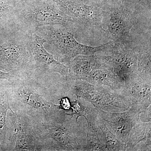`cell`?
Instances as JSON below:
<instances>
[{
  "label": "cell",
  "mask_w": 151,
  "mask_h": 151,
  "mask_svg": "<svg viewBox=\"0 0 151 151\" xmlns=\"http://www.w3.org/2000/svg\"><path fill=\"white\" fill-rule=\"evenodd\" d=\"M95 120L96 124L103 133L106 151H127L126 145L120 142L108 129L97 111L95 114Z\"/></svg>",
  "instance_id": "19"
},
{
  "label": "cell",
  "mask_w": 151,
  "mask_h": 151,
  "mask_svg": "<svg viewBox=\"0 0 151 151\" xmlns=\"http://www.w3.org/2000/svg\"><path fill=\"white\" fill-rule=\"evenodd\" d=\"M20 1H25V0H20Z\"/></svg>",
  "instance_id": "28"
},
{
  "label": "cell",
  "mask_w": 151,
  "mask_h": 151,
  "mask_svg": "<svg viewBox=\"0 0 151 151\" xmlns=\"http://www.w3.org/2000/svg\"><path fill=\"white\" fill-rule=\"evenodd\" d=\"M42 127L45 135L54 142L58 150L85 151L86 127L76 117L58 109Z\"/></svg>",
  "instance_id": "1"
},
{
  "label": "cell",
  "mask_w": 151,
  "mask_h": 151,
  "mask_svg": "<svg viewBox=\"0 0 151 151\" xmlns=\"http://www.w3.org/2000/svg\"><path fill=\"white\" fill-rule=\"evenodd\" d=\"M17 19L34 31L43 26L60 24L72 26L73 21L61 7L52 0L21 1L17 11Z\"/></svg>",
  "instance_id": "3"
},
{
  "label": "cell",
  "mask_w": 151,
  "mask_h": 151,
  "mask_svg": "<svg viewBox=\"0 0 151 151\" xmlns=\"http://www.w3.org/2000/svg\"><path fill=\"white\" fill-rule=\"evenodd\" d=\"M14 92L20 102L30 111L49 116L59 109L56 105L48 103L41 94L27 84H21L16 86Z\"/></svg>",
  "instance_id": "13"
},
{
  "label": "cell",
  "mask_w": 151,
  "mask_h": 151,
  "mask_svg": "<svg viewBox=\"0 0 151 151\" xmlns=\"http://www.w3.org/2000/svg\"><path fill=\"white\" fill-rule=\"evenodd\" d=\"M46 41L35 32H31L27 36V45L29 62L35 68L48 72H55L69 77V68L55 59L53 55L47 51L43 45Z\"/></svg>",
  "instance_id": "6"
},
{
  "label": "cell",
  "mask_w": 151,
  "mask_h": 151,
  "mask_svg": "<svg viewBox=\"0 0 151 151\" xmlns=\"http://www.w3.org/2000/svg\"><path fill=\"white\" fill-rule=\"evenodd\" d=\"M59 110L63 111H68L71 108V103L69 98L64 97L62 98L60 101L59 105H56Z\"/></svg>",
  "instance_id": "23"
},
{
  "label": "cell",
  "mask_w": 151,
  "mask_h": 151,
  "mask_svg": "<svg viewBox=\"0 0 151 151\" xmlns=\"http://www.w3.org/2000/svg\"><path fill=\"white\" fill-rule=\"evenodd\" d=\"M74 81L70 87L71 94L88 101L94 108L107 112L119 113L127 111L131 107L129 101L118 91L84 80Z\"/></svg>",
  "instance_id": "4"
},
{
  "label": "cell",
  "mask_w": 151,
  "mask_h": 151,
  "mask_svg": "<svg viewBox=\"0 0 151 151\" xmlns=\"http://www.w3.org/2000/svg\"><path fill=\"white\" fill-rule=\"evenodd\" d=\"M111 132L122 143L127 145L132 128L139 119V112L131 107L119 113L107 112L95 108Z\"/></svg>",
  "instance_id": "8"
},
{
  "label": "cell",
  "mask_w": 151,
  "mask_h": 151,
  "mask_svg": "<svg viewBox=\"0 0 151 151\" xmlns=\"http://www.w3.org/2000/svg\"><path fill=\"white\" fill-rule=\"evenodd\" d=\"M10 109L8 96L6 94L0 96V139L3 142L6 140V117L8 111Z\"/></svg>",
  "instance_id": "21"
},
{
  "label": "cell",
  "mask_w": 151,
  "mask_h": 151,
  "mask_svg": "<svg viewBox=\"0 0 151 151\" xmlns=\"http://www.w3.org/2000/svg\"><path fill=\"white\" fill-rule=\"evenodd\" d=\"M71 27L60 24L43 26L37 28L34 32L50 45L62 62L67 63L77 55H94L104 51L112 43L98 46L79 43L72 33Z\"/></svg>",
  "instance_id": "2"
},
{
  "label": "cell",
  "mask_w": 151,
  "mask_h": 151,
  "mask_svg": "<svg viewBox=\"0 0 151 151\" xmlns=\"http://www.w3.org/2000/svg\"><path fill=\"white\" fill-rule=\"evenodd\" d=\"M79 99V97H76V99L75 101H70L72 112L71 113H68V115L72 117L75 116L77 121H78V118L80 116H82L85 119L87 114L89 113L91 107H86L82 105Z\"/></svg>",
  "instance_id": "22"
},
{
  "label": "cell",
  "mask_w": 151,
  "mask_h": 151,
  "mask_svg": "<svg viewBox=\"0 0 151 151\" xmlns=\"http://www.w3.org/2000/svg\"><path fill=\"white\" fill-rule=\"evenodd\" d=\"M138 77L144 81L151 82V51L150 46L137 54Z\"/></svg>",
  "instance_id": "20"
},
{
  "label": "cell",
  "mask_w": 151,
  "mask_h": 151,
  "mask_svg": "<svg viewBox=\"0 0 151 151\" xmlns=\"http://www.w3.org/2000/svg\"><path fill=\"white\" fill-rule=\"evenodd\" d=\"M96 112L95 108L90 107L89 113L85 118L87 122L86 145L85 151H106L103 133L95 122Z\"/></svg>",
  "instance_id": "16"
},
{
  "label": "cell",
  "mask_w": 151,
  "mask_h": 151,
  "mask_svg": "<svg viewBox=\"0 0 151 151\" xmlns=\"http://www.w3.org/2000/svg\"><path fill=\"white\" fill-rule=\"evenodd\" d=\"M85 81L94 85L108 86L116 91H119L123 87L111 68L99 58L97 64Z\"/></svg>",
  "instance_id": "15"
},
{
  "label": "cell",
  "mask_w": 151,
  "mask_h": 151,
  "mask_svg": "<svg viewBox=\"0 0 151 151\" xmlns=\"http://www.w3.org/2000/svg\"><path fill=\"white\" fill-rule=\"evenodd\" d=\"M29 63L27 37L24 40L7 38L0 43V70L17 76Z\"/></svg>",
  "instance_id": "5"
},
{
  "label": "cell",
  "mask_w": 151,
  "mask_h": 151,
  "mask_svg": "<svg viewBox=\"0 0 151 151\" xmlns=\"http://www.w3.org/2000/svg\"><path fill=\"white\" fill-rule=\"evenodd\" d=\"M15 75L11 73H6L3 72L1 70H0V79H6L8 80H12L13 78H15Z\"/></svg>",
  "instance_id": "25"
},
{
  "label": "cell",
  "mask_w": 151,
  "mask_h": 151,
  "mask_svg": "<svg viewBox=\"0 0 151 151\" xmlns=\"http://www.w3.org/2000/svg\"><path fill=\"white\" fill-rule=\"evenodd\" d=\"M106 31L113 40L121 45H126L129 40L133 26L129 11L124 6H114L110 10Z\"/></svg>",
  "instance_id": "10"
},
{
  "label": "cell",
  "mask_w": 151,
  "mask_h": 151,
  "mask_svg": "<svg viewBox=\"0 0 151 151\" xmlns=\"http://www.w3.org/2000/svg\"><path fill=\"white\" fill-rule=\"evenodd\" d=\"M118 91L129 101L131 107L141 113L151 105V82L138 77Z\"/></svg>",
  "instance_id": "11"
},
{
  "label": "cell",
  "mask_w": 151,
  "mask_h": 151,
  "mask_svg": "<svg viewBox=\"0 0 151 151\" xmlns=\"http://www.w3.org/2000/svg\"><path fill=\"white\" fill-rule=\"evenodd\" d=\"M20 0H0V36L5 33L10 24L17 19Z\"/></svg>",
  "instance_id": "18"
},
{
  "label": "cell",
  "mask_w": 151,
  "mask_h": 151,
  "mask_svg": "<svg viewBox=\"0 0 151 151\" xmlns=\"http://www.w3.org/2000/svg\"><path fill=\"white\" fill-rule=\"evenodd\" d=\"M12 120L14 129L16 141L15 151L41 150V145L37 137L30 127L28 120L24 116L14 113L12 109Z\"/></svg>",
  "instance_id": "12"
},
{
  "label": "cell",
  "mask_w": 151,
  "mask_h": 151,
  "mask_svg": "<svg viewBox=\"0 0 151 151\" xmlns=\"http://www.w3.org/2000/svg\"><path fill=\"white\" fill-rule=\"evenodd\" d=\"M109 66L122 86L138 78L137 57L136 53L127 49H122L111 55L98 56Z\"/></svg>",
  "instance_id": "7"
},
{
  "label": "cell",
  "mask_w": 151,
  "mask_h": 151,
  "mask_svg": "<svg viewBox=\"0 0 151 151\" xmlns=\"http://www.w3.org/2000/svg\"><path fill=\"white\" fill-rule=\"evenodd\" d=\"M71 1H76L82 2L85 3L84 0H71Z\"/></svg>",
  "instance_id": "27"
},
{
  "label": "cell",
  "mask_w": 151,
  "mask_h": 151,
  "mask_svg": "<svg viewBox=\"0 0 151 151\" xmlns=\"http://www.w3.org/2000/svg\"><path fill=\"white\" fill-rule=\"evenodd\" d=\"M86 3L100 6L103 3L105 2L108 0H84Z\"/></svg>",
  "instance_id": "26"
},
{
  "label": "cell",
  "mask_w": 151,
  "mask_h": 151,
  "mask_svg": "<svg viewBox=\"0 0 151 151\" xmlns=\"http://www.w3.org/2000/svg\"><path fill=\"white\" fill-rule=\"evenodd\" d=\"M99 60L97 55H78L68 63L69 76L73 80L85 81Z\"/></svg>",
  "instance_id": "17"
},
{
  "label": "cell",
  "mask_w": 151,
  "mask_h": 151,
  "mask_svg": "<svg viewBox=\"0 0 151 151\" xmlns=\"http://www.w3.org/2000/svg\"><path fill=\"white\" fill-rule=\"evenodd\" d=\"M151 105L141 113L140 115L139 120L143 122H151Z\"/></svg>",
  "instance_id": "24"
},
{
  "label": "cell",
  "mask_w": 151,
  "mask_h": 151,
  "mask_svg": "<svg viewBox=\"0 0 151 151\" xmlns=\"http://www.w3.org/2000/svg\"><path fill=\"white\" fill-rule=\"evenodd\" d=\"M59 5L74 24L100 26L105 12L100 6L71 0H52Z\"/></svg>",
  "instance_id": "9"
},
{
  "label": "cell",
  "mask_w": 151,
  "mask_h": 151,
  "mask_svg": "<svg viewBox=\"0 0 151 151\" xmlns=\"http://www.w3.org/2000/svg\"><path fill=\"white\" fill-rule=\"evenodd\" d=\"M126 146L127 151H151V122L139 119L132 128Z\"/></svg>",
  "instance_id": "14"
}]
</instances>
